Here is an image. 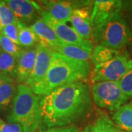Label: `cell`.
<instances>
[{
  "instance_id": "obj_1",
  "label": "cell",
  "mask_w": 132,
  "mask_h": 132,
  "mask_svg": "<svg viewBox=\"0 0 132 132\" xmlns=\"http://www.w3.org/2000/svg\"><path fill=\"white\" fill-rule=\"evenodd\" d=\"M40 105L44 130L73 126L93 110L91 88L84 81L65 85L42 96Z\"/></svg>"
},
{
  "instance_id": "obj_2",
  "label": "cell",
  "mask_w": 132,
  "mask_h": 132,
  "mask_svg": "<svg viewBox=\"0 0 132 132\" xmlns=\"http://www.w3.org/2000/svg\"><path fill=\"white\" fill-rule=\"evenodd\" d=\"M91 73L90 62L73 60L52 52L51 63L46 74L31 89L35 95L44 96L62 86L82 81L90 76Z\"/></svg>"
},
{
  "instance_id": "obj_3",
  "label": "cell",
  "mask_w": 132,
  "mask_h": 132,
  "mask_svg": "<svg viewBox=\"0 0 132 132\" xmlns=\"http://www.w3.org/2000/svg\"><path fill=\"white\" fill-rule=\"evenodd\" d=\"M30 87L24 84L17 86L12 111L7 117L8 123L21 124L25 132H37L41 123L40 100Z\"/></svg>"
},
{
  "instance_id": "obj_4",
  "label": "cell",
  "mask_w": 132,
  "mask_h": 132,
  "mask_svg": "<svg viewBox=\"0 0 132 132\" xmlns=\"http://www.w3.org/2000/svg\"><path fill=\"white\" fill-rule=\"evenodd\" d=\"M93 44L121 51L132 43V31L121 12L92 29Z\"/></svg>"
},
{
  "instance_id": "obj_5",
  "label": "cell",
  "mask_w": 132,
  "mask_h": 132,
  "mask_svg": "<svg viewBox=\"0 0 132 132\" xmlns=\"http://www.w3.org/2000/svg\"><path fill=\"white\" fill-rule=\"evenodd\" d=\"M132 69V58L126 50L118 57L103 64L95 65L91 73V81H118Z\"/></svg>"
},
{
  "instance_id": "obj_6",
  "label": "cell",
  "mask_w": 132,
  "mask_h": 132,
  "mask_svg": "<svg viewBox=\"0 0 132 132\" xmlns=\"http://www.w3.org/2000/svg\"><path fill=\"white\" fill-rule=\"evenodd\" d=\"M93 101L98 107L115 111L130 99L123 93L118 81H100L92 85Z\"/></svg>"
},
{
  "instance_id": "obj_7",
  "label": "cell",
  "mask_w": 132,
  "mask_h": 132,
  "mask_svg": "<svg viewBox=\"0 0 132 132\" xmlns=\"http://www.w3.org/2000/svg\"><path fill=\"white\" fill-rule=\"evenodd\" d=\"M40 15L43 21L54 30L57 37L62 42L93 52L95 46L91 40L81 38L71 27L57 21L43 9L40 11Z\"/></svg>"
},
{
  "instance_id": "obj_8",
  "label": "cell",
  "mask_w": 132,
  "mask_h": 132,
  "mask_svg": "<svg viewBox=\"0 0 132 132\" xmlns=\"http://www.w3.org/2000/svg\"><path fill=\"white\" fill-rule=\"evenodd\" d=\"M90 2H70V1H43V10L57 21L66 24L69 21L76 9L86 7Z\"/></svg>"
},
{
  "instance_id": "obj_9",
  "label": "cell",
  "mask_w": 132,
  "mask_h": 132,
  "mask_svg": "<svg viewBox=\"0 0 132 132\" xmlns=\"http://www.w3.org/2000/svg\"><path fill=\"white\" fill-rule=\"evenodd\" d=\"M36 57L32 71L24 85L30 87L37 85L44 78L49 68L52 60V51L47 46L38 43L36 46Z\"/></svg>"
},
{
  "instance_id": "obj_10",
  "label": "cell",
  "mask_w": 132,
  "mask_h": 132,
  "mask_svg": "<svg viewBox=\"0 0 132 132\" xmlns=\"http://www.w3.org/2000/svg\"><path fill=\"white\" fill-rule=\"evenodd\" d=\"M90 13V24L94 28L113 15L121 12L123 2L118 0H97L93 2Z\"/></svg>"
},
{
  "instance_id": "obj_11",
  "label": "cell",
  "mask_w": 132,
  "mask_h": 132,
  "mask_svg": "<svg viewBox=\"0 0 132 132\" xmlns=\"http://www.w3.org/2000/svg\"><path fill=\"white\" fill-rule=\"evenodd\" d=\"M5 3L21 23L34 22L38 19L42 7L36 2L31 0H6Z\"/></svg>"
},
{
  "instance_id": "obj_12",
  "label": "cell",
  "mask_w": 132,
  "mask_h": 132,
  "mask_svg": "<svg viewBox=\"0 0 132 132\" xmlns=\"http://www.w3.org/2000/svg\"><path fill=\"white\" fill-rule=\"evenodd\" d=\"M36 52V46L26 48L22 50L21 54L18 57L15 80L19 85L24 84L31 74L35 61Z\"/></svg>"
},
{
  "instance_id": "obj_13",
  "label": "cell",
  "mask_w": 132,
  "mask_h": 132,
  "mask_svg": "<svg viewBox=\"0 0 132 132\" xmlns=\"http://www.w3.org/2000/svg\"><path fill=\"white\" fill-rule=\"evenodd\" d=\"M30 28L38 36L40 43L48 47L52 52L63 43L57 37L54 30L49 27L40 17L30 26Z\"/></svg>"
},
{
  "instance_id": "obj_14",
  "label": "cell",
  "mask_w": 132,
  "mask_h": 132,
  "mask_svg": "<svg viewBox=\"0 0 132 132\" xmlns=\"http://www.w3.org/2000/svg\"><path fill=\"white\" fill-rule=\"evenodd\" d=\"M71 27L81 38L89 40L92 36V27L90 24V13L86 7L76 9L69 19Z\"/></svg>"
},
{
  "instance_id": "obj_15",
  "label": "cell",
  "mask_w": 132,
  "mask_h": 132,
  "mask_svg": "<svg viewBox=\"0 0 132 132\" xmlns=\"http://www.w3.org/2000/svg\"><path fill=\"white\" fill-rule=\"evenodd\" d=\"M112 121L118 129L123 132H132V100L114 111Z\"/></svg>"
},
{
  "instance_id": "obj_16",
  "label": "cell",
  "mask_w": 132,
  "mask_h": 132,
  "mask_svg": "<svg viewBox=\"0 0 132 132\" xmlns=\"http://www.w3.org/2000/svg\"><path fill=\"white\" fill-rule=\"evenodd\" d=\"M54 52L73 60L85 62H90L92 55V52L65 43H63L60 47L57 48Z\"/></svg>"
},
{
  "instance_id": "obj_17",
  "label": "cell",
  "mask_w": 132,
  "mask_h": 132,
  "mask_svg": "<svg viewBox=\"0 0 132 132\" xmlns=\"http://www.w3.org/2000/svg\"><path fill=\"white\" fill-rule=\"evenodd\" d=\"M122 51H117L103 46L96 45L94 46L91 55V62L95 65L103 64L110 61L121 53Z\"/></svg>"
},
{
  "instance_id": "obj_18",
  "label": "cell",
  "mask_w": 132,
  "mask_h": 132,
  "mask_svg": "<svg viewBox=\"0 0 132 132\" xmlns=\"http://www.w3.org/2000/svg\"><path fill=\"white\" fill-rule=\"evenodd\" d=\"M117 128L112 120L106 114L98 118L79 132H114Z\"/></svg>"
},
{
  "instance_id": "obj_19",
  "label": "cell",
  "mask_w": 132,
  "mask_h": 132,
  "mask_svg": "<svg viewBox=\"0 0 132 132\" xmlns=\"http://www.w3.org/2000/svg\"><path fill=\"white\" fill-rule=\"evenodd\" d=\"M18 58L0 51V73L15 80Z\"/></svg>"
},
{
  "instance_id": "obj_20",
  "label": "cell",
  "mask_w": 132,
  "mask_h": 132,
  "mask_svg": "<svg viewBox=\"0 0 132 132\" xmlns=\"http://www.w3.org/2000/svg\"><path fill=\"white\" fill-rule=\"evenodd\" d=\"M40 40L38 36L30 27H27L24 23H19V45L27 48L37 46Z\"/></svg>"
},
{
  "instance_id": "obj_21",
  "label": "cell",
  "mask_w": 132,
  "mask_h": 132,
  "mask_svg": "<svg viewBox=\"0 0 132 132\" xmlns=\"http://www.w3.org/2000/svg\"><path fill=\"white\" fill-rule=\"evenodd\" d=\"M16 90L17 87L14 80L5 82L0 86V109L9 106L14 99Z\"/></svg>"
},
{
  "instance_id": "obj_22",
  "label": "cell",
  "mask_w": 132,
  "mask_h": 132,
  "mask_svg": "<svg viewBox=\"0 0 132 132\" xmlns=\"http://www.w3.org/2000/svg\"><path fill=\"white\" fill-rule=\"evenodd\" d=\"M19 21L10 10L5 1L0 0V31L5 26L10 24L18 23Z\"/></svg>"
},
{
  "instance_id": "obj_23",
  "label": "cell",
  "mask_w": 132,
  "mask_h": 132,
  "mask_svg": "<svg viewBox=\"0 0 132 132\" xmlns=\"http://www.w3.org/2000/svg\"><path fill=\"white\" fill-rule=\"evenodd\" d=\"M0 49L2 52L8 53L15 57H19L22 52V48L21 46L12 41L10 39L5 37L2 34L0 33Z\"/></svg>"
},
{
  "instance_id": "obj_24",
  "label": "cell",
  "mask_w": 132,
  "mask_h": 132,
  "mask_svg": "<svg viewBox=\"0 0 132 132\" xmlns=\"http://www.w3.org/2000/svg\"><path fill=\"white\" fill-rule=\"evenodd\" d=\"M19 23L10 24L5 26L0 31V33L5 35V37L10 39L12 41L15 43L19 45Z\"/></svg>"
},
{
  "instance_id": "obj_25",
  "label": "cell",
  "mask_w": 132,
  "mask_h": 132,
  "mask_svg": "<svg viewBox=\"0 0 132 132\" xmlns=\"http://www.w3.org/2000/svg\"><path fill=\"white\" fill-rule=\"evenodd\" d=\"M119 85L124 94L129 99L132 98V69L128 72L121 79L118 81Z\"/></svg>"
},
{
  "instance_id": "obj_26",
  "label": "cell",
  "mask_w": 132,
  "mask_h": 132,
  "mask_svg": "<svg viewBox=\"0 0 132 132\" xmlns=\"http://www.w3.org/2000/svg\"><path fill=\"white\" fill-rule=\"evenodd\" d=\"M0 132H25V130L24 126L20 123H6L1 120Z\"/></svg>"
},
{
  "instance_id": "obj_27",
  "label": "cell",
  "mask_w": 132,
  "mask_h": 132,
  "mask_svg": "<svg viewBox=\"0 0 132 132\" xmlns=\"http://www.w3.org/2000/svg\"><path fill=\"white\" fill-rule=\"evenodd\" d=\"M40 132H79V130L76 126L73 125V126H63V127L51 128Z\"/></svg>"
},
{
  "instance_id": "obj_28",
  "label": "cell",
  "mask_w": 132,
  "mask_h": 132,
  "mask_svg": "<svg viewBox=\"0 0 132 132\" xmlns=\"http://www.w3.org/2000/svg\"><path fill=\"white\" fill-rule=\"evenodd\" d=\"M123 7L132 15V1L123 2Z\"/></svg>"
},
{
  "instance_id": "obj_29",
  "label": "cell",
  "mask_w": 132,
  "mask_h": 132,
  "mask_svg": "<svg viewBox=\"0 0 132 132\" xmlns=\"http://www.w3.org/2000/svg\"><path fill=\"white\" fill-rule=\"evenodd\" d=\"M13 80V79H10L9 77H7V76L2 75V74L0 73V86L2 85L3 83H5V82Z\"/></svg>"
},
{
  "instance_id": "obj_30",
  "label": "cell",
  "mask_w": 132,
  "mask_h": 132,
  "mask_svg": "<svg viewBox=\"0 0 132 132\" xmlns=\"http://www.w3.org/2000/svg\"><path fill=\"white\" fill-rule=\"evenodd\" d=\"M114 132H123V131H121V130H120V129H118V128H117V129H116V131H115Z\"/></svg>"
},
{
  "instance_id": "obj_31",
  "label": "cell",
  "mask_w": 132,
  "mask_h": 132,
  "mask_svg": "<svg viewBox=\"0 0 132 132\" xmlns=\"http://www.w3.org/2000/svg\"><path fill=\"white\" fill-rule=\"evenodd\" d=\"M130 24H131V31H132V19H131V22H130Z\"/></svg>"
},
{
  "instance_id": "obj_32",
  "label": "cell",
  "mask_w": 132,
  "mask_h": 132,
  "mask_svg": "<svg viewBox=\"0 0 132 132\" xmlns=\"http://www.w3.org/2000/svg\"><path fill=\"white\" fill-rule=\"evenodd\" d=\"M1 120H1V119H0V122H1Z\"/></svg>"
},
{
  "instance_id": "obj_33",
  "label": "cell",
  "mask_w": 132,
  "mask_h": 132,
  "mask_svg": "<svg viewBox=\"0 0 132 132\" xmlns=\"http://www.w3.org/2000/svg\"><path fill=\"white\" fill-rule=\"evenodd\" d=\"M0 51H1V49H0Z\"/></svg>"
}]
</instances>
